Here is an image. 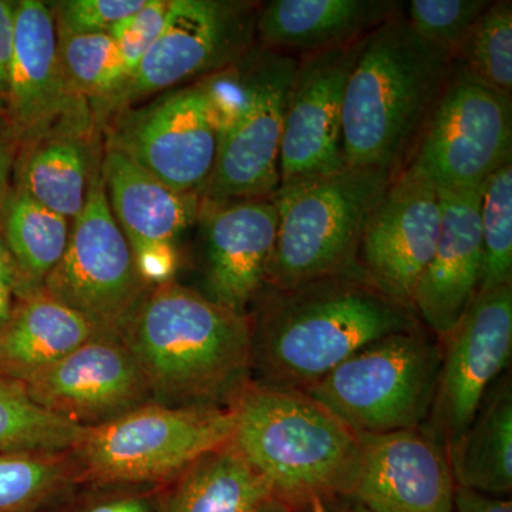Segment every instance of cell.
Returning <instances> with one entry per match:
<instances>
[{
	"label": "cell",
	"mask_w": 512,
	"mask_h": 512,
	"mask_svg": "<svg viewBox=\"0 0 512 512\" xmlns=\"http://www.w3.org/2000/svg\"><path fill=\"white\" fill-rule=\"evenodd\" d=\"M249 323L256 383L299 392L377 340L421 328L412 308L362 272L271 289Z\"/></svg>",
	"instance_id": "6da1fadb"
},
{
	"label": "cell",
	"mask_w": 512,
	"mask_h": 512,
	"mask_svg": "<svg viewBox=\"0 0 512 512\" xmlns=\"http://www.w3.org/2000/svg\"><path fill=\"white\" fill-rule=\"evenodd\" d=\"M121 340L164 406L228 403L251 372L249 316L173 281L151 286Z\"/></svg>",
	"instance_id": "7a4b0ae2"
},
{
	"label": "cell",
	"mask_w": 512,
	"mask_h": 512,
	"mask_svg": "<svg viewBox=\"0 0 512 512\" xmlns=\"http://www.w3.org/2000/svg\"><path fill=\"white\" fill-rule=\"evenodd\" d=\"M403 9L366 36L346 84L342 148L352 167L399 174L450 74L451 53L416 35Z\"/></svg>",
	"instance_id": "3957f363"
},
{
	"label": "cell",
	"mask_w": 512,
	"mask_h": 512,
	"mask_svg": "<svg viewBox=\"0 0 512 512\" xmlns=\"http://www.w3.org/2000/svg\"><path fill=\"white\" fill-rule=\"evenodd\" d=\"M232 443L291 507L346 497L359 434L305 392L245 382L228 402Z\"/></svg>",
	"instance_id": "277c9868"
},
{
	"label": "cell",
	"mask_w": 512,
	"mask_h": 512,
	"mask_svg": "<svg viewBox=\"0 0 512 512\" xmlns=\"http://www.w3.org/2000/svg\"><path fill=\"white\" fill-rule=\"evenodd\" d=\"M396 175L346 164L333 173L279 185L274 194L278 229L265 286L286 289L360 272L363 231Z\"/></svg>",
	"instance_id": "5b68a950"
},
{
	"label": "cell",
	"mask_w": 512,
	"mask_h": 512,
	"mask_svg": "<svg viewBox=\"0 0 512 512\" xmlns=\"http://www.w3.org/2000/svg\"><path fill=\"white\" fill-rule=\"evenodd\" d=\"M232 433L234 413L228 406L148 403L109 423L86 427L69 453L77 480L100 485L163 483L228 443Z\"/></svg>",
	"instance_id": "8992f818"
},
{
	"label": "cell",
	"mask_w": 512,
	"mask_h": 512,
	"mask_svg": "<svg viewBox=\"0 0 512 512\" xmlns=\"http://www.w3.org/2000/svg\"><path fill=\"white\" fill-rule=\"evenodd\" d=\"M441 345L423 329L366 346L306 390L356 433L414 429L429 419Z\"/></svg>",
	"instance_id": "52a82bcc"
},
{
	"label": "cell",
	"mask_w": 512,
	"mask_h": 512,
	"mask_svg": "<svg viewBox=\"0 0 512 512\" xmlns=\"http://www.w3.org/2000/svg\"><path fill=\"white\" fill-rule=\"evenodd\" d=\"M150 289L114 220L104 180L90 178L82 211L72 220L62 259L43 291L82 315L100 335L121 339Z\"/></svg>",
	"instance_id": "ba28073f"
},
{
	"label": "cell",
	"mask_w": 512,
	"mask_h": 512,
	"mask_svg": "<svg viewBox=\"0 0 512 512\" xmlns=\"http://www.w3.org/2000/svg\"><path fill=\"white\" fill-rule=\"evenodd\" d=\"M511 161L512 96L488 89L453 62L403 170L437 190L470 191Z\"/></svg>",
	"instance_id": "9c48e42d"
},
{
	"label": "cell",
	"mask_w": 512,
	"mask_h": 512,
	"mask_svg": "<svg viewBox=\"0 0 512 512\" xmlns=\"http://www.w3.org/2000/svg\"><path fill=\"white\" fill-rule=\"evenodd\" d=\"M298 62L296 56L264 49L248 72L239 73L241 99L222 128L202 201L254 200L278 190L286 99Z\"/></svg>",
	"instance_id": "30bf717a"
},
{
	"label": "cell",
	"mask_w": 512,
	"mask_h": 512,
	"mask_svg": "<svg viewBox=\"0 0 512 512\" xmlns=\"http://www.w3.org/2000/svg\"><path fill=\"white\" fill-rule=\"evenodd\" d=\"M224 116L211 76L127 113L109 146L183 192L202 194L214 167Z\"/></svg>",
	"instance_id": "8fae6325"
},
{
	"label": "cell",
	"mask_w": 512,
	"mask_h": 512,
	"mask_svg": "<svg viewBox=\"0 0 512 512\" xmlns=\"http://www.w3.org/2000/svg\"><path fill=\"white\" fill-rule=\"evenodd\" d=\"M441 365L427 429L447 453L474 420L512 353V285L478 292L441 339Z\"/></svg>",
	"instance_id": "7c38bea8"
},
{
	"label": "cell",
	"mask_w": 512,
	"mask_h": 512,
	"mask_svg": "<svg viewBox=\"0 0 512 512\" xmlns=\"http://www.w3.org/2000/svg\"><path fill=\"white\" fill-rule=\"evenodd\" d=\"M254 6L221 0H170L160 35L136 72L109 101L128 104L197 74L225 70L256 33Z\"/></svg>",
	"instance_id": "4fadbf2b"
},
{
	"label": "cell",
	"mask_w": 512,
	"mask_h": 512,
	"mask_svg": "<svg viewBox=\"0 0 512 512\" xmlns=\"http://www.w3.org/2000/svg\"><path fill=\"white\" fill-rule=\"evenodd\" d=\"M359 434L346 497L363 512H451L457 485L446 447L426 424Z\"/></svg>",
	"instance_id": "5bb4252c"
},
{
	"label": "cell",
	"mask_w": 512,
	"mask_h": 512,
	"mask_svg": "<svg viewBox=\"0 0 512 512\" xmlns=\"http://www.w3.org/2000/svg\"><path fill=\"white\" fill-rule=\"evenodd\" d=\"M440 231L439 190L400 171L367 221L357 254L359 271L379 291L412 308Z\"/></svg>",
	"instance_id": "9a60e30c"
},
{
	"label": "cell",
	"mask_w": 512,
	"mask_h": 512,
	"mask_svg": "<svg viewBox=\"0 0 512 512\" xmlns=\"http://www.w3.org/2000/svg\"><path fill=\"white\" fill-rule=\"evenodd\" d=\"M365 39L299 59L286 99L281 184L345 167L343 101Z\"/></svg>",
	"instance_id": "2e32d148"
},
{
	"label": "cell",
	"mask_w": 512,
	"mask_h": 512,
	"mask_svg": "<svg viewBox=\"0 0 512 512\" xmlns=\"http://www.w3.org/2000/svg\"><path fill=\"white\" fill-rule=\"evenodd\" d=\"M22 384L37 406L80 427L100 426L153 403L136 357L113 336H94Z\"/></svg>",
	"instance_id": "e0dca14e"
},
{
	"label": "cell",
	"mask_w": 512,
	"mask_h": 512,
	"mask_svg": "<svg viewBox=\"0 0 512 512\" xmlns=\"http://www.w3.org/2000/svg\"><path fill=\"white\" fill-rule=\"evenodd\" d=\"M104 187L114 220L148 285L171 281L175 241L201 214V194L168 187L114 147L107 146Z\"/></svg>",
	"instance_id": "ac0fdd59"
},
{
	"label": "cell",
	"mask_w": 512,
	"mask_h": 512,
	"mask_svg": "<svg viewBox=\"0 0 512 512\" xmlns=\"http://www.w3.org/2000/svg\"><path fill=\"white\" fill-rule=\"evenodd\" d=\"M74 90L60 60L55 13L40 0H19L3 123L16 143L46 136Z\"/></svg>",
	"instance_id": "d6986e66"
},
{
	"label": "cell",
	"mask_w": 512,
	"mask_h": 512,
	"mask_svg": "<svg viewBox=\"0 0 512 512\" xmlns=\"http://www.w3.org/2000/svg\"><path fill=\"white\" fill-rule=\"evenodd\" d=\"M207 288L211 301L247 315L265 288L274 251L278 208L274 195L211 204L202 201Z\"/></svg>",
	"instance_id": "ffe728a7"
},
{
	"label": "cell",
	"mask_w": 512,
	"mask_h": 512,
	"mask_svg": "<svg viewBox=\"0 0 512 512\" xmlns=\"http://www.w3.org/2000/svg\"><path fill=\"white\" fill-rule=\"evenodd\" d=\"M441 231L414 291L412 308L430 332L446 338L476 298L483 265L481 188L439 190Z\"/></svg>",
	"instance_id": "44dd1931"
},
{
	"label": "cell",
	"mask_w": 512,
	"mask_h": 512,
	"mask_svg": "<svg viewBox=\"0 0 512 512\" xmlns=\"http://www.w3.org/2000/svg\"><path fill=\"white\" fill-rule=\"evenodd\" d=\"M402 9L392 0H271L258 10L256 35L264 49L312 55L363 39Z\"/></svg>",
	"instance_id": "7402d4cb"
},
{
	"label": "cell",
	"mask_w": 512,
	"mask_h": 512,
	"mask_svg": "<svg viewBox=\"0 0 512 512\" xmlns=\"http://www.w3.org/2000/svg\"><path fill=\"white\" fill-rule=\"evenodd\" d=\"M100 333L45 291L13 305L0 328V377L26 383Z\"/></svg>",
	"instance_id": "603a6c76"
},
{
	"label": "cell",
	"mask_w": 512,
	"mask_h": 512,
	"mask_svg": "<svg viewBox=\"0 0 512 512\" xmlns=\"http://www.w3.org/2000/svg\"><path fill=\"white\" fill-rule=\"evenodd\" d=\"M157 495V512H256L274 497L232 440L197 458Z\"/></svg>",
	"instance_id": "cb8c5ba5"
},
{
	"label": "cell",
	"mask_w": 512,
	"mask_h": 512,
	"mask_svg": "<svg viewBox=\"0 0 512 512\" xmlns=\"http://www.w3.org/2000/svg\"><path fill=\"white\" fill-rule=\"evenodd\" d=\"M457 487L500 497L512 490L511 377L495 380L460 440L448 450Z\"/></svg>",
	"instance_id": "d4e9b609"
},
{
	"label": "cell",
	"mask_w": 512,
	"mask_h": 512,
	"mask_svg": "<svg viewBox=\"0 0 512 512\" xmlns=\"http://www.w3.org/2000/svg\"><path fill=\"white\" fill-rule=\"evenodd\" d=\"M13 175V187L26 192L43 207L73 220L86 201L89 157L74 134H46L22 151L15 161Z\"/></svg>",
	"instance_id": "484cf974"
},
{
	"label": "cell",
	"mask_w": 512,
	"mask_h": 512,
	"mask_svg": "<svg viewBox=\"0 0 512 512\" xmlns=\"http://www.w3.org/2000/svg\"><path fill=\"white\" fill-rule=\"evenodd\" d=\"M70 220L13 187L3 212L0 238L9 249L19 275L16 298L42 291L69 241Z\"/></svg>",
	"instance_id": "4316f807"
},
{
	"label": "cell",
	"mask_w": 512,
	"mask_h": 512,
	"mask_svg": "<svg viewBox=\"0 0 512 512\" xmlns=\"http://www.w3.org/2000/svg\"><path fill=\"white\" fill-rule=\"evenodd\" d=\"M84 431L37 406L22 383L0 377V453H67Z\"/></svg>",
	"instance_id": "83f0119b"
},
{
	"label": "cell",
	"mask_w": 512,
	"mask_h": 512,
	"mask_svg": "<svg viewBox=\"0 0 512 512\" xmlns=\"http://www.w3.org/2000/svg\"><path fill=\"white\" fill-rule=\"evenodd\" d=\"M77 481L67 453H0V512H39Z\"/></svg>",
	"instance_id": "f1b7e54d"
},
{
	"label": "cell",
	"mask_w": 512,
	"mask_h": 512,
	"mask_svg": "<svg viewBox=\"0 0 512 512\" xmlns=\"http://www.w3.org/2000/svg\"><path fill=\"white\" fill-rule=\"evenodd\" d=\"M453 62L494 92L512 96V3L491 2L474 23Z\"/></svg>",
	"instance_id": "f546056e"
},
{
	"label": "cell",
	"mask_w": 512,
	"mask_h": 512,
	"mask_svg": "<svg viewBox=\"0 0 512 512\" xmlns=\"http://www.w3.org/2000/svg\"><path fill=\"white\" fill-rule=\"evenodd\" d=\"M57 43L74 92L109 101L126 84L123 56L110 35H72L57 29Z\"/></svg>",
	"instance_id": "4dcf8cb0"
},
{
	"label": "cell",
	"mask_w": 512,
	"mask_h": 512,
	"mask_svg": "<svg viewBox=\"0 0 512 512\" xmlns=\"http://www.w3.org/2000/svg\"><path fill=\"white\" fill-rule=\"evenodd\" d=\"M480 231L483 265L478 292L512 285V161L481 187Z\"/></svg>",
	"instance_id": "1f68e13d"
},
{
	"label": "cell",
	"mask_w": 512,
	"mask_h": 512,
	"mask_svg": "<svg viewBox=\"0 0 512 512\" xmlns=\"http://www.w3.org/2000/svg\"><path fill=\"white\" fill-rule=\"evenodd\" d=\"M490 3L488 0H412L407 3L404 16L421 39L454 56Z\"/></svg>",
	"instance_id": "d6a6232c"
},
{
	"label": "cell",
	"mask_w": 512,
	"mask_h": 512,
	"mask_svg": "<svg viewBox=\"0 0 512 512\" xmlns=\"http://www.w3.org/2000/svg\"><path fill=\"white\" fill-rule=\"evenodd\" d=\"M146 0H67L57 3L56 28L72 35H109Z\"/></svg>",
	"instance_id": "836d02e7"
},
{
	"label": "cell",
	"mask_w": 512,
	"mask_h": 512,
	"mask_svg": "<svg viewBox=\"0 0 512 512\" xmlns=\"http://www.w3.org/2000/svg\"><path fill=\"white\" fill-rule=\"evenodd\" d=\"M168 8L170 0H146L143 8L111 29L109 35L119 46L128 79L136 72L138 64L160 35Z\"/></svg>",
	"instance_id": "e575fe53"
},
{
	"label": "cell",
	"mask_w": 512,
	"mask_h": 512,
	"mask_svg": "<svg viewBox=\"0 0 512 512\" xmlns=\"http://www.w3.org/2000/svg\"><path fill=\"white\" fill-rule=\"evenodd\" d=\"M15 6L16 2L0 0V121H3L6 97H8L13 36H15Z\"/></svg>",
	"instance_id": "d590c367"
},
{
	"label": "cell",
	"mask_w": 512,
	"mask_h": 512,
	"mask_svg": "<svg viewBox=\"0 0 512 512\" xmlns=\"http://www.w3.org/2000/svg\"><path fill=\"white\" fill-rule=\"evenodd\" d=\"M74 512H157V495L121 493L90 501Z\"/></svg>",
	"instance_id": "8d00e7d4"
},
{
	"label": "cell",
	"mask_w": 512,
	"mask_h": 512,
	"mask_svg": "<svg viewBox=\"0 0 512 512\" xmlns=\"http://www.w3.org/2000/svg\"><path fill=\"white\" fill-rule=\"evenodd\" d=\"M15 138L9 128L0 121V227H2L3 212L10 192L13 190L12 177L15 170Z\"/></svg>",
	"instance_id": "74e56055"
},
{
	"label": "cell",
	"mask_w": 512,
	"mask_h": 512,
	"mask_svg": "<svg viewBox=\"0 0 512 512\" xmlns=\"http://www.w3.org/2000/svg\"><path fill=\"white\" fill-rule=\"evenodd\" d=\"M451 512H512L511 500L457 487Z\"/></svg>",
	"instance_id": "f35d334b"
},
{
	"label": "cell",
	"mask_w": 512,
	"mask_h": 512,
	"mask_svg": "<svg viewBox=\"0 0 512 512\" xmlns=\"http://www.w3.org/2000/svg\"><path fill=\"white\" fill-rule=\"evenodd\" d=\"M0 288L6 289L13 296H16L19 288L18 269L2 238H0Z\"/></svg>",
	"instance_id": "ab89813d"
},
{
	"label": "cell",
	"mask_w": 512,
	"mask_h": 512,
	"mask_svg": "<svg viewBox=\"0 0 512 512\" xmlns=\"http://www.w3.org/2000/svg\"><path fill=\"white\" fill-rule=\"evenodd\" d=\"M293 512H363L349 501L348 498L343 497H329L322 498V500L312 501V503L299 505L293 508Z\"/></svg>",
	"instance_id": "60d3db41"
},
{
	"label": "cell",
	"mask_w": 512,
	"mask_h": 512,
	"mask_svg": "<svg viewBox=\"0 0 512 512\" xmlns=\"http://www.w3.org/2000/svg\"><path fill=\"white\" fill-rule=\"evenodd\" d=\"M13 309V295L6 289L0 288V328L5 325Z\"/></svg>",
	"instance_id": "b9f144b4"
},
{
	"label": "cell",
	"mask_w": 512,
	"mask_h": 512,
	"mask_svg": "<svg viewBox=\"0 0 512 512\" xmlns=\"http://www.w3.org/2000/svg\"><path fill=\"white\" fill-rule=\"evenodd\" d=\"M256 512H293V507L279 498L272 497L265 501Z\"/></svg>",
	"instance_id": "7bdbcfd3"
}]
</instances>
